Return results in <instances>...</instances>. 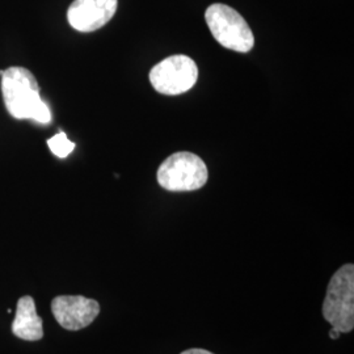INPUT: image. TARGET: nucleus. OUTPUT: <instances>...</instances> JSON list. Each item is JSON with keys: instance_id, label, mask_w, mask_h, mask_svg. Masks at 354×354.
Masks as SVG:
<instances>
[{"instance_id": "obj_1", "label": "nucleus", "mask_w": 354, "mask_h": 354, "mask_svg": "<svg viewBox=\"0 0 354 354\" xmlns=\"http://www.w3.org/2000/svg\"><path fill=\"white\" fill-rule=\"evenodd\" d=\"M1 93L8 113L17 120H33L48 125L51 121L49 106L39 96L35 75L26 67H8L1 75Z\"/></svg>"}, {"instance_id": "obj_2", "label": "nucleus", "mask_w": 354, "mask_h": 354, "mask_svg": "<svg viewBox=\"0 0 354 354\" xmlns=\"http://www.w3.org/2000/svg\"><path fill=\"white\" fill-rule=\"evenodd\" d=\"M323 317L340 333L354 328V266L345 264L335 272L329 281Z\"/></svg>"}, {"instance_id": "obj_3", "label": "nucleus", "mask_w": 354, "mask_h": 354, "mask_svg": "<svg viewBox=\"0 0 354 354\" xmlns=\"http://www.w3.org/2000/svg\"><path fill=\"white\" fill-rule=\"evenodd\" d=\"M205 20L213 37L226 49L248 53L254 45V36L244 17L230 6L215 3L206 12Z\"/></svg>"}, {"instance_id": "obj_4", "label": "nucleus", "mask_w": 354, "mask_h": 354, "mask_svg": "<svg viewBox=\"0 0 354 354\" xmlns=\"http://www.w3.org/2000/svg\"><path fill=\"white\" fill-rule=\"evenodd\" d=\"M209 178L203 159L188 151L175 152L168 156L158 169V183L169 192H193L201 189Z\"/></svg>"}, {"instance_id": "obj_5", "label": "nucleus", "mask_w": 354, "mask_h": 354, "mask_svg": "<svg viewBox=\"0 0 354 354\" xmlns=\"http://www.w3.org/2000/svg\"><path fill=\"white\" fill-rule=\"evenodd\" d=\"M150 83L162 95L176 96L194 87L198 79V67L187 55H171L152 67Z\"/></svg>"}, {"instance_id": "obj_6", "label": "nucleus", "mask_w": 354, "mask_h": 354, "mask_svg": "<svg viewBox=\"0 0 354 354\" xmlns=\"http://www.w3.org/2000/svg\"><path fill=\"white\" fill-rule=\"evenodd\" d=\"M51 311L62 328L79 330L88 327L100 314V304L83 295H59L51 302Z\"/></svg>"}, {"instance_id": "obj_7", "label": "nucleus", "mask_w": 354, "mask_h": 354, "mask_svg": "<svg viewBox=\"0 0 354 354\" xmlns=\"http://www.w3.org/2000/svg\"><path fill=\"white\" fill-rule=\"evenodd\" d=\"M118 7V0H74L67 11L68 24L89 33L106 26Z\"/></svg>"}, {"instance_id": "obj_8", "label": "nucleus", "mask_w": 354, "mask_h": 354, "mask_svg": "<svg viewBox=\"0 0 354 354\" xmlns=\"http://www.w3.org/2000/svg\"><path fill=\"white\" fill-rule=\"evenodd\" d=\"M42 323V319L36 311L35 299L29 295L21 297L17 302L16 317L13 319V335L26 342H38L44 337Z\"/></svg>"}, {"instance_id": "obj_9", "label": "nucleus", "mask_w": 354, "mask_h": 354, "mask_svg": "<svg viewBox=\"0 0 354 354\" xmlns=\"http://www.w3.org/2000/svg\"><path fill=\"white\" fill-rule=\"evenodd\" d=\"M48 145H49V149H50L51 152L55 156L61 158V159L67 158L75 149V143L68 140L66 133H64V131L58 133L57 136H54L53 138L48 140Z\"/></svg>"}, {"instance_id": "obj_10", "label": "nucleus", "mask_w": 354, "mask_h": 354, "mask_svg": "<svg viewBox=\"0 0 354 354\" xmlns=\"http://www.w3.org/2000/svg\"><path fill=\"white\" fill-rule=\"evenodd\" d=\"M180 354H214L212 353V352H209V351H205V349H188V351H185V352H183V353Z\"/></svg>"}, {"instance_id": "obj_11", "label": "nucleus", "mask_w": 354, "mask_h": 354, "mask_svg": "<svg viewBox=\"0 0 354 354\" xmlns=\"http://www.w3.org/2000/svg\"><path fill=\"white\" fill-rule=\"evenodd\" d=\"M340 335H342V333H340V330H339V329L333 328V327H332L330 330H329V337H330L332 340H337V339L340 337Z\"/></svg>"}]
</instances>
